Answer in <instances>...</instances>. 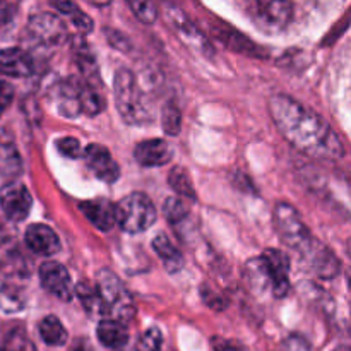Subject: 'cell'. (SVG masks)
I'll return each instance as SVG.
<instances>
[{
    "label": "cell",
    "instance_id": "28",
    "mask_svg": "<svg viewBox=\"0 0 351 351\" xmlns=\"http://www.w3.org/2000/svg\"><path fill=\"white\" fill-rule=\"evenodd\" d=\"M168 184H170V187L173 189L178 195H182V197H189L192 199V201L197 199V195H195V189L194 185H192V180L191 177H189L185 168L182 167L171 168L170 173H168Z\"/></svg>",
    "mask_w": 351,
    "mask_h": 351
},
{
    "label": "cell",
    "instance_id": "38",
    "mask_svg": "<svg viewBox=\"0 0 351 351\" xmlns=\"http://www.w3.org/2000/svg\"><path fill=\"white\" fill-rule=\"evenodd\" d=\"M105 34H106V38H108V41H110V45H112V47L119 48L120 51H129L130 50L129 40H127V38L123 36L122 33H119V31H113V29H110V27H106Z\"/></svg>",
    "mask_w": 351,
    "mask_h": 351
},
{
    "label": "cell",
    "instance_id": "7",
    "mask_svg": "<svg viewBox=\"0 0 351 351\" xmlns=\"http://www.w3.org/2000/svg\"><path fill=\"white\" fill-rule=\"evenodd\" d=\"M27 31H29L33 41L47 48L58 47L67 38V27H65L64 21L55 14L48 12L31 16Z\"/></svg>",
    "mask_w": 351,
    "mask_h": 351
},
{
    "label": "cell",
    "instance_id": "16",
    "mask_svg": "<svg viewBox=\"0 0 351 351\" xmlns=\"http://www.w3.org/2000/svg\"><path fill=\"white\" fill-rule=\"evenodd\" d=\"M21 173H23V158L16 146V141L5 129H0V175L16 182Z\"/></svg>",
    "mask_w": 351,
    "mask_h": 351
},
{
    "label": "cell",
    "instance_id": "3",
    "mask_svg": "<svg viewBox=\"0 0 351 351\" xmlns=\"http://www.w3.org/2000/svg\"><path fill=\"white\" fill-rule=\"evenodd\" d=\"M96 290L101 298L105 319H113V321L122 322L125 326L127 322L132 321L134 314H136V305H134V300L127 288L112 271H99Z\"/></svg>",
    "mask_w": 351,
    "mask_h": 351
},
{
    "label": "cell",
    "instance_id": "33",
    "mask_svg": "<svg viewBox=\"0 0 351 351\" xmlns=\"http://www.w3.org/2000/svg\"><path fill=\"white\" fill-rule=\"evenodd\" d=\"M57 149L60 151V154H64V156L67 158H72V160H75V158H82V154H84V151H82L81 147V143H79L75 137H62V139L57 141Z\"/></svg>",
    "mask_w": 351,
    "mask_h": 351
},
{
    "label": "cell",
    "instance_id": "1",
    "mask_svg": "<svg viewBox=\"0 0 351 351\" xmlns=\"http://www.w3.org/2000/svg\"><path fill=\"white\" fill-rule=\"evenodd\" d=\"M269 113L276 129L295 149L319 160H339L345 156V144L332 127L291 96H273L269 99Z\"/></svg>",
    "mask_w": 351,
    "mask_h": 351
},
{
    "label": "cell",
    "instance_id": "19",
    "mask_svg": "<svg viewBox=\"0 0 351 351\" xmlns=\"http://www.w3.org/2000/svg\"><path fill=\"white\" fill-rule=\"evenodd\" d=\"M55 105L58 112L65 117H75L81 113L79 105V79H67L60 82V86L55 91Z\"/></svg>",
    "mask_w": 351,
    "mask_h": 351
},
{
    "label": "cell",
    "instance_id": "26",
    "mask_svg": "<svg viewBox=\"0 0 351 351\" xmlns=\"http://www.w3.org/2000/svg\"><path fill=\"white\" fill-rule=\"evenodd\" d=\"M0 351H36V346L21 328L9 329L0 339Z\"/></svg>",
    "mask_w": 351,
    "mask_h": 351
},
{
    "label": "cell",
    "instance_id": "9",
    "mask_svg": "<svg viewBox=\"0 0 351 351\" xmlns=\"http://www.w3.org/2000/svg\"><path fill=\"white\" fill-rule=\"evenodd\" d=\"M40 283L48 293L57 297L62 302H71L74 297V285H72L71 274L62 266L60 263L55 261H47L40 266Z\"/></svg>",
    "mask_w": 351,
    "mask_h": 351
},
{
    "label": "cell",
    "instance_id": "41",
    "mask_svg": "<svg viewBox=\"0 0 351 351\" xmlns=\"http://www.w3.org/2000/svg\"><path fill=\"white\" fill-rule=\"evenodd\" d=\"M53 7L60 10L62 14H65V16H71V14L77 9V5L72 2H53Z\"/></svg>",
    "mask_w": 351,
    "mask_h": 351
},
{
    "label": "cell",
    "instance_id": "30",
    "mask_svg": "<svg viewBox=\"0 0 351 351\" xmlns=\"http://www.w3.org/2000/svg\"><path fill=\"white\" fill-rule=\"evenodd\" d=\"M163 346V332L158 328L147 329L136 343V351H161Z\"/></svg>",
    "mask_w": 351,
    "mask_h": 351
},
{
    "label": "cell",
    "instance_id": "36",
    "mask_svg": "<svg viewBox=\"0 0 351 351\" xmlns=\"http://www.w3.org/2000/svg\"><path fill=\"white\" fill-rule=\"evenodd\" d=\"M69 17H71L72 24H74V26L77 27L81 33L86 34V33H91V31H93V19H89V17L86 16L82 10L75 9L74 12H72Z\"/></svg>",
    "mask_w": 351,
    "mask_h": 351
},
{
    "label": "cell",
    "instance_id": "21",
    "mask_svg": "<svg viewBox=\"0 0 351 351\" xmlns=\"http://www.w3.org/2000/svg\"><path fill=\"white\" fill-rule=\"evenodd\" d=\"M99 343L106 348H122L129 341V331L127 326L117 322L113 319H101L96 329Z\"/></svg>",
    "mask_w": 351,
    "mask_h": 351
},
{
    "label": "cell",
    "instance_id": "17",
    "mask_svg": "<svg viewBox=\"0 0 351 351\" xmlns=\"http://www.w3.org/2000/svg\"><path fill=\"white\" fill-rule=\"evenodd\" d=\"M79 209L93 226L101 232H108L115 225V206L108 199H93L79 202Z\"/></svg>",
    "mask_w": 351,
    "mask_h": 351
},
{
    "label": "cell",
    "instance_id": "8",
    "mask_svg": "<svg viewBox=\"0 0 351 351\" xmlns=\"http://www.w3.org/2000/svg\"><path fill=\"white\" fill-rule=\"evenodd\" d=\"M0 208L10 221H23L29 216L33 208V197L26 185L21 182H9L0 189Z\"/></svg>",
    "mask_w": 351,
    "mask_h": 351
},
{
    "label": "cell",
    "instance_id": "10",
    "mask_svg": "<svg viewBox=\"0 0 351 351\" xmlns=\"http://www.w3.org/2000/svg\"><path fill=\"white\" fill-rule=\"evenodd\" d=\"M271 280V291L274 298L287 297L290 291V259L278 249L264 250L261 256Z\"/></svg>",
    "mask_w": 351,
    "mask_h": 351
},
{
    "label": "cell",
    "instance_id": "34",
    "mask_svg": "<svg viewBox=\"0 0 351 351\" xmlns=\"http://www.w3.org/2000/svg\"><path fill=\"white\" fill-rule=\"evenodd\" d=\"M201 297L204 300V304L208 307H211L213 311H225L226 308V300L218 293V291L213 290L208 285H202L201 288Z\"/></svg>",
    "mask_w": 351,
    "mask_h": 351
},
{
    "label": "cell",
    "instance_id": "2",
    "mask_svg": "<svg viewBox=\"0 0 351 351\" xmlns=\"http://www.w3.org/2000/svg\"><path fill=\"white\" fill-rule=\"evenodd\" d=\"M113 89H115L117 110L129 125H143V123L153 122L156 117L153 101L149 95L137 84L132 71L129 69L117 71Z\"/></svg>",
    "mask_w": 351,
    "mask_h": 351
},
{
    "label": "cell",
    "instance_id": "35",
    "mask_svg": "<svg viewBox=\"0 0 351 351\" xmlns=\"http://www.w3.org/2000/svg\"><path fill=\"white\" fill-rule=\"evenodd\" d=\"M14 99V86L7 81H0V117L5 113Z\"/></svg>",
    "mask_w": 351,
    "mask_h": 351
},
{
    "label": "cell",
    "instance_id": "39",
    "mask_svg": "<svg viewBox=\"0 0 351 351\" xmlns=\"http://www.w3.org/2000/svg\"><path fill=\"white\" fill-rule=\"evenodd\" d=\"M283 351H311V346L305 341L302 336H290L287 341L283 343Z\"/></svg>",
    "mask_w": 351,
    "mask_h": 351
},
{
    "label": "cell",
    "instance_id": "5",
    "mask_svg": "<svg viewBox=\"0 0 351 351\" xmlns=\"http://www.w3.org/2000/svg\"><path fill=\"white\" fill-rule=\"evenodd\" d=\"M274 226H276L281 242L290 249L297 250L302 256L315 242L311 230L302 219L300 213L288 202H278L276 208H274Z\"/></svg>",
    "mask_w": 351,
    "mask_h": 351
},
{
    "label": "cell",
    "instance_id": "13",
    "mask_svg": "<svg viewBox=\"0 0 351 351\" xmlns=\"http://www.w3.org/2000/svg\"><path fill=\"white\" fill-rule=\"evenodd\" d=\"M24 242L27 249L41 257H51L60 250V239L57 233L43 223H34L27 226L24 233Z\"/></svg>",
    "mask_w": 351,
    "mask_h": 351
},
{
    "label": "cell",
    "instance_id": "18",
    "mask_svg": "<svg viewBox=\"0 0 351 351\" xmlns=\"http://www.w3.org/2000/svg\"><path fill=\"white\" fill-rule=\"evenodd\" d=\"M304 257L308 261L312 271H314L319 278H322V280H332V278L338 276V259H336L335 254H332L328 247L319 243L317 240L312 243V247L304 254Z\"/></svg>",
    "mask_w": 351,
    "mask_h": 351
},
{
    "label": "cell",
    "instance_id": "27",
    "mask_svg": "<svg viewBox=\"0 0 351 351\" xmlns=\"http://www.w3.org/2000/svg\"><path fill=\"white\" fill-rule=\"evenodd\" d=\"M218 38L221 40V43L225 45V47H230L235 51H243V53H250L254 55V57H259V53L263 51L257 47H254V45L250 43L249 38L242 36V34L233 31L230 26L225 27L221 33H218Z\"/></svg>",
    "mask_w": 351,
    "mask_h": 351
},
{
    "label": "cell",
    "instance_id": "15",
    "mask_svg": "<svg viewBox=\"0 0 351 351\" xmlns=\"http://www.w3.org/2000/svg\"><path fill=\"white\" fill-rule=\"evenodd\" d=\"M34 72L33 57L23 48L0 50V74L9 77H29Z\"/></svg>",
    "mask_w": 351,
    "mask_h": 351
},
{
    "label": "cell",
    "instance_id": "23",
    "mask_svg": "<svg viewBox=\"0 0 351 351\" xmlns=\"http://www.w3.org/2000/svg\"><path fill=\"white\" fill-rule=\"evenodd\" d=\"M38 331H40L41 339L50 346H64L67 343V329L55 315H47L41 319L38 324Z\"/></svg>",
    "mask_w": 351,
    "mask_h": 351
},
{
    "label": "cell",
    "instance_id": "4",
    "mask_svg": "<svg viewBox=\"0 0 351 351\" xmlns=\"http://www.w3.org/2000/svg\"><path fill=\"white\" fill-rule=\"evenodd\" d=\"M158 213L153 201L143 192H132L125 195L115 206V223L130 235H137L156 223Z\"/></svg>",
    "mask_w": 351,
    "mask_h": 351
},
{
    "label": "cell",
    "instance_id": "24",
    "mask_svg": "<svg viewBox=\"0 0 351 351\" xmlns=\"http://www.w3.org/2000/svg\"><path fill=\"white\" fill-rule=\"evenodd\" d=\"M26 307V293L16 285H2L0 287V308L5 314H16Z\"/></svg>",
    "mask_w": 351,
    "mask_h": 351
},
{
    "label": "cell",
    "instance_id": "25",
    "mask_svg": "<svg viewBox=\"0 0 351 351\" xmlns=\"http://www.w3.org/2000/svg\"><path fill=\"white\" fill-rule=\"evenodd\" d=\"M74 293L77 295L82 307L86 308V312H88L89 315H105L103 314V304L101 298H99L98 295V290H96V287H91V283L81 281L77 287H74Z\"/></svg>",
    "mask_w": 351,
    "mask_h": 351
},
{
    "label": "cell",
    "instance_id": "14",
    "mask_svg": "<svg viewBox=\"0 0 351 351\" xmlns=\"http://www.w3.org/2000/svg\"><path fill=\"white\" fill-rule=\"evenodd\" d=\"M134 158L141 167H163L173 160V147L165 139H147L137 144L134 149Z\"/></svg>",
    "mask_w": 351,
    "mask_h": 351
},
{
    "label": "cell",
    "instance_id": "31",
    "mask_svg": "<svg viewBox=\"0 0 351 351\" xmlns=\"http://www.w3.org/2000/svg\"><path fill=\"white\" fill-rule=\"evenodd\" d=\"M165 216H167L168 221L173 225V223H180L187 218L189 208L182 199L178 197H168L167 202H165Z\"/></svg>",
    "mask_w": 351,
    "mask_h": 351
},
{
    "label": "cell",
    "instance_id": "29",
    "mask_svg": "<svg viewBox=\"0 0 351 351\" xmlns=\"http://www.w3.org/2000/svg\"><path fill=\"white\" fill-rule=\"evenodd\" d=\"M161 125L168 136H177L182 127V113L173 101H168L161 110Z\"/></svg>",
    "mask_w": 351,
    "mask_h": 351
},
{
    "label": "cell",
    "instance_id": "12",
    "mask_svg": "<svg viewBox=\"0 0 351 351\" xmlns=\"http://www.w3.org/2000/svg\"><path fill=\"white\" fill-rule=\"evenodd\" d=\"M82 158L86 160V165L91 170V173L98 180L106 182V184H113V182L119 180L120 168L105 146H101V144H89L84 149Z\"/></svg>",
    "mask_w": 351,
    "mask_h": 351
},
{
    "label": "cell",
    "instance_id": "37",
    "mask_svg": "<svg viewBox=\"0 0 351 351\" xmlns=\"http://www.w3.org/2000/svg\"><path fill=\"white\" fill-rule=\"evenodd\" d=\"M213 348H215V351H249V348L243 343L235 341V339L223 338L213 339Z\"/></svg>",
    "mask_w": 351,
    "mask_h": 351
},
{
    "label": "cell",
    "instance_id": "11",
    "mask_svg": "<svg viewBox=\"0 0 351 351\" xmlns=\"http://www.w3.org/2000/svg\"><path fill=\"white\" fill-rule=\"evenodd\" d=\"M167 7V19L171 24L175 31L178 33V36L184 40V43H187L189 47L197 50L201 55H211L213 48L208 41L204 40L201 31L197 29L195 24H192V21L189 19L184 14V10H180L175 5H165Z\"/></svg>",
    "mask_w": 351,
    "mask_h": 351
},
{
    "label": "cell",
    "instance_id": "20",
    "mask_svg": "<svg viewBox=\"0 0 351 351\" xmlns=\"http://www.w3.org/2000/svg\"><path fill=\"white\" fill-rule=\"evenodd\" d=\"M153 250L158 254L161 261H163L165 269L170 274H177L184 269V256H182L180 250L170 242L167 235L160 233L156 239L153 240Z\"/></svg>",
    "mask_w": 351,
    "mask_h": 351
},
{
    "label": "cell",
    "instance_id": "6",
    "mask_svg": "<svg viewBox=\"0 0 351 351\" xmlns=\"http://www.w3.org/2000/svg\"><path fill=\"white\" fill-rule=\"evenodd\" d=\"M243 10L266 34L281 33L293 19V5L285 0H252L243 3Z\"/></svg>",
    "mask_w": 351,
    "mask_h": 351
},
{
    "label": "cell",
    "instance_id": "22",
    "mask_svg": "<svg viewBox=\"0 0 351 351\" xmlns=\"http://www.w3.org/2000/svg\"><path fill=\"white\" fill-rule=\"evenodd\" d=\"M243 278H245L250 290L256 291V293H263V291L271 290L269 274H267L266 266H264L261 257L250 259L245 264V267H243Z\"/></svg>",
    "mask_w": 351,
    "mask_h": 351
},
{
    "label": "cell",
    "instance_id": "40",
    "mask_svg": "<svg viewBox=\"0 0 351 351\" xmlns=\"http://www.w3.org/2000/svg\"><path fill=\"white\" fill-rule=\"evenodd\" d=\"M12 12H14V5H10V3H5V2H0V26L5 24L7 21L12 17Z\"/></svg>",
    "mask_w": 351,
    "mask_h": 351
},
{
    "label": "cell",
    "instance_id": "32",
    "mask_svg": "<svg viewBox=\"0 0 351 351\" xmlns=\"http://www.w3.org/2000/svg\"><path fill=\"white\" fill-rule=\"evenodd\" d=\"M130 10L136 14L137 19L144 24H153L158 19V5L153 2H139V0H132L129 2Z\"/></svg>",
    "mask_w": 351,
    "mask_h": 351
}]
</instances>
